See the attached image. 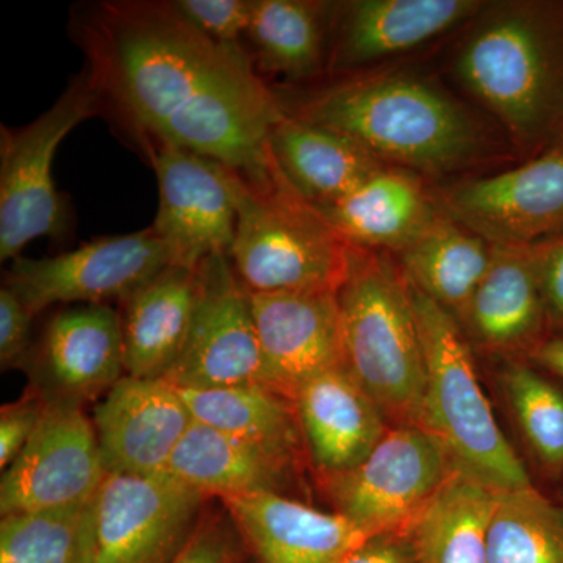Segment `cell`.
<instances>
[{
  "label": "cell",
  "mask_w": 563,
  "mask_h": 563,
  "mask_svg": "<svg viewBox=\"0 0 563 563\" xmlns=\"http://www.w3.org/2000/svg\"><path fill=\"white\" fill-rule=\"evenodd\" d=\"M295 459L192 421L166 474L220 501L254 493H282L290 484Z\"/></svg>",
  "instance_id": "obj_24"
},
{
  "label": "cell",
  "mask_w": 563,
  "mask_h": 563,
  "mask_svg": "<svg viewBox=\"0 0 563 563\" xmlns=\"http://www.w3.org/2000/svg\"><path fill=\"white\" fill-rule=\"evenodd\" d=\"M69 36L103 106L146 150L172 144L254 184L273 180L269 133L284 110L242 44L209 38L166 0L81 2Z\"/></svg>",
  "instance_id": "obj_1"
},
{
  "label": "cell",
  "mask_w": 563,
  "mask_h": 563,
  "mask_svg": "<svg viewBox=\"0 0 563 563\" xmlns=\"http://www.w3.org/2000/svg\"><path fill=\"white\" fill-rule=\"evenodd\" d=\"M49 401L41 395L38 388L31 387L16 401L3 404L0 409V470L16 461L33 433L40 428Z\"/></svg>",
  "instance_id": "obj_35"
},
{
  "label": "cell",
  "mask_w": 563,
  "mask_h": 563,
  "mask_svg": "<svg viewBox=\"0 0 563 563\" xmlns=\"http://www.w3.org/2000/svg\"><path fill=\"white\" fill-rule=\"evenodd\" d=\"M106 476L95 424L84 407L49 402L31 442L2 472L0 514L90 503Z\"/></svg>",
  "instance_id": "obj_14"
},
{
  "label": "cell",
  "mask_w": 563,
  "mask_h": 563,
  "mask_svg": "<svg viewBox=\"0 0 563 563\" xmlns=\"http://www.w3.org/2000/svg\"><path fill=\"white\" fill-rule=\"evenodd\" d=\"M206 503L166 473H107L95 498V563H172Z\"/></svg>",
  "instance_id": "obj_11"
},
{
  "label": "cell",
  "mask_w": 563,
  "mask_h": 563,
  "mask_svg": "<svg viewBox=\"0 0 563 563\" xmlns=\"http://www.w3.org/2000/svg\"><path fill=\"white\" fill-rule=\"evenodd\" d=\"M166 380L187 390L265 384L251 292L231 257L214 255L199 266L190 333Z\"/></svg>",
  "instance_id": "obj_12"
},
{
  "label": "cell",
  "mask_w": 563,
  "mask_h": 563,
  "mask_svg": "<svg viewBox=\"0 0 563 563\" xmlns=\"http://www.w3.org/2000/svg\"><path fill=\"white\" fill-rule=\"evenodd\" d=\"M35 314L9 287L0 288V368L25 372L33 351L32 321Z\"/></svg>",
  "instance_id": "obj_36"
},
{
  "label": "cell",
  "mask_w": 563,
  "mask_h": 563,
  "mask_svg": "<svg viewBox=\"0 0 563 563\" xmlns=\"http://www.w3.org/2000/svg\"><path fill=\"white\" fill-rule=\"evenodd\" d=\"M295 406L303 442L321 476L361 463L390 429L383 410L344 365L303 384Z\"/></svg>",
  "instance_id": "obj_21"
},
{
  "label": "cell",
  "mask_w": 563,
  "mask_h": 563,
  "mask_svg": "<svg viewBox=\"0 0 563 563\" xmlns=\"http://www.w3.org/2000/svg\"><path fill=\"white\" fill-rule=\"evenodd\" d=\"M269 154L310 206L335 201L387 168L346 136L285 113L269 133Z\"/></svg>",
  "instance_id": "obj_25"
},
{
  "label": "cell",
  "mask_w": 563,
  "mask_h": 563,
  "mask_svg": "<svg viewBox=\"0 0 563 563\" xmlns=\"http://www.w3.org/2000/svg\"><path fill=\"white\" fill-rule=\"evenodd\" d=\"M243 540L222 510H203L190 539L172 563H243Z\"/></svg>",
  "instance_id": "obj_33"
},
{
  "label": "cell",
  "mask_w": 563,
  "mask_h": 563,
  "mask_svg": "<svg viewBox=\"0 0 563 563\" xmlns=\"http://www.w3.org/2000/svg\"><path fill=\"white\" fill-rule=\"evenodd\" d=\"M198 299V269L169 266L121 303L125 374L166 379L179 362Z\"/></svg>",
  "instance_id": "obj_23"
},
{
  "label": "cell",
  "mask_w": 563,
  "mask_h": 563,
  "mask_svg": "<svg viewBox=\"0 0 563 563\" xmlns=\"http://www.w3.org/2000/svg\"><path fill=\"white\" fill-rule=\"evenodd\" d=\"M407 285L424 355L421 428L442 443L455 468L493 490L532 488L523 462L492 412L461 324L409 282Z\"/></svg>",
  "instance_id": "obj_5"
},
{
  "label": "cell",
  "mask_w": 563,
  "mask_h": 563,
  "mask_svg": "<svg viewBox=\"0 0 563 563\" xmlns=\"http://www.w3.org/2000/svg\"><path fill=\"white\" fill-rule=\"evenodd\" d=\"M251 303L268 387L295 401L303 384L344 365L339 292H251Z\"/></svg>",
  "instance_id": "obj_16"
},
{
  "label": "cell",
  "mask_w": 563,
  "mask_h": 563,
  "mask_svg": "<svg viewBox=\"0 0 563 563\" xmlns=\"http://www.w3.org/2000/svg\"><path fill=\"white\" fill-rule=\"evenodd\" d=\"M396 255L406 280L461 321L490 265L492 244L440 211Z\"/></svg>",
  "instance_id": "obj_27"
},
{
  "label": "cell",
  "mask_w": 563,
  "mask_h": 563,
  "mask_svg": "<svg viewBox=\"0 0 563 563\" xmlns=\"http://www.w3.org/2000/svg\"><path fill=\"white\" fill-rule=\"evenodd\" d=\"M455 466L442 443L418 426H390L365 459L321 476L336 512L373 536L401 533L443 487Z\"/></svg>",
  "instance_id": "obj_8"
},
{
  "label": "cell",
  "mask_w": 563,
  "mask_h": 563,
  "mask_svg": "<svg viewBox=\"0 0 563 563\" xmlns=\"http://www.w3.org/2000/svg\"><path fill=\"white\" fill-rule=\"evenodd\" d=\"M95 499L0 520V563H95Z\"/></svg>",
  "instance_id": "obj_30"
},
{
  "label": "cell",
  "mask_w": 563,
  "mask_h": 563,
  "mask_svg": "<svg viewBox=\"0 0 563 563\" xmlns=\"http://www.w3.org/2000/svg\"><path fill=\"white\" fill-rule=\"evenodd\" d=\"M503 388L526 444L543 472L563 474V390L525 362L503 373Z\"/></svg>",
  "instance_id": "obj_32"
},
{
  "label": "cell",
  "mask_w": 563,
  "mask_h": 563,
  "mask_svg": "<svg viewBox=\"0 0 563 563\" xmlns=\"http://www.w3.org/2000/svg\"><path fill=\"white\" fill-rule=\"evenodd\" d=\"M312 207L351 246L395 254L442 211L412 173L388 166L342 198Z\"/></svg>",
  "instance_id": "obj_22"
},
{
  "label": "cell",
  "mask_w": 563,
  "mask_h": 563,
  "mask_svg": "<svg viewBox=\"0 0 563 563\" xmlns=\"http://www.w3.org/2000/svg\"><path fill=\"white\" fill-rule=\"evenodd\" d=\"M91 420L107 473L136 476L165 473L195 421L176 385L129 374L96 402Z\"/></svg>",
  "instance_id": "obj_17"
},
{
  "label": "cell",
  "mask_w": 563,
  "mask_h": 563,
  "mask_svg": "<svg viewBox=\"0 0 563 563\" xmlns=\"http://www.w3.org/2000/svg\"><path fill=\"white\" fill-rule=\"evenodd\" d=\"M192 420L298 461L303 433L295 401L265 384L187 390Z\"/></svg>",
  "instance_id": "obj_29"
},
{
  "label": "cell",
  "mask_w": 563,
  "mask_h": 563,
  "mask_svg": "<svg viewBox=\"0 0 563 563\" xmlns=\"http://www.w3.org/2000/svg\"><path fill=\"white\" fill-rule=\"evenodd\" d=\"M454 74L521 151L563 139V2L487 3L454 58Z\"/></svg>",
  "instance_id": "obj_3"
},
{
  "label": "cell",
  "mask_w": 563,
  "mask_h": 563,
  "mask_svg": "<svg viewBox=\"0 0 563 563\" xmlns=\"http://www.w3.org/2000/svg\"><path fill=\"white\" fill-rule=\"evenodd\" d=\"M339 563H413V558L401 533H384L351 551Z\"/></svg>",
  "instance_id": "obj_38"
},
{
  "label": "cell",
  "mask_w": 563,
  "mask_h": 563,
  "mask_svg": "<svg viewBox=\"0 0 563 563\" xmlns=\"http://www.w3.org/2000/svg\"><path fill=\"white\" fill-rule=\"evenodd\" d=\"M477 0H354L335 5L329 38L332 76L357 74L472 22ZM333 11V7H332Z\"/></svg>",
  "instance_id": "obj_18"
},
{
  "label": "cell",
  "mask_w": 563,
  "mask_h": 563,
  "mask_svg": "<svg viewBox=\"0 0 563 563\" xmlns=\"http://www.w3.org/2000/svg\"><path fill=\"white\" fill-rule=\"evenodd\" d=\"M274 162V161H273ZM236 235L231 262L251 292H339L351 244L296 195L274 165L268 185L231 169Z\"/></svg>",
  "instance_id": "obj_6"
},
{
  "label": "cell",
  "mask_w": 563,
  "mask_h": 563,
  "mask_svg": "<svg viewBox=\"0 0 563 563\" xmlns=\"http://www.w3.org/2000/svg\"><path fill=\"white\" fill-rule=\"evenodd\" d=\"M106 110L90 69L70 79L57 102L31 124L0 128V261H16L33 240L58 239L69 211L52 177L58 146L81 122Z\"/></svg>",
  "instance_id": "obj_7"
},
{
  "label": "cell",
  "mask_w": 563,
  "mask_h": 563,
  "mask_svg": "<svg viewBox=\"0 0 563 563\" xmlns=\"http://www.w3.org/2000/svg\"><path fill=\"white\" fill-rule=\"evenodd\" d=\"M440 210L493 246H536L563 235V139L523 165L457 181Z\"/></svg>",
  "instance_id": "obj_10"
},
{
  "label": "cell",
  "mask_w": 563,
  "mask_h": 563,
  "mask_svg": "<svg viewBox=\"0 0 563 563\" xmlns=\"http://www.w3.org/2000/svg\"><path fill=\"white\" fill-rule=\"evenodd\" d=\"M146 151L158 181L152 229L168 247L173 265L198 269L214 255L231 257L239 220L231 168L172 144H152Z\"/></svg>",
  "instance_id": "obj_13"
},
{
  "label": "cell",
  "mask_w": 563,
  "mask_h": 563,
  "mask_svg": "<svg viewBox=\"0 0 563 563\" xmlns=\"http://www.w3.org/2000/svg\"><path fill=\"white\" fill-rule=\"evenodd\" d=\"M336 77L298 101H277L285 114L346 136L388 168L440 177L483 157L481 125L431 81L409 74Z\"/></svg>",
  "instance_id": "obj_2"
},
{
  "label": "cell",
  "mask_w": 563,
  "mask_h": 563,
  "mask_svg": "<svg viewBox=\"0 0 563 563\" xmlns=\"http://www.w3.org/2000/svg\"><path fill=\"white\" fill-rule=\"evenodd\" d=\"M466 339L493 352L531 354L553 335L536 246H493L487 273L459 321Z\"/></svg>",
  "instance_id": "obj_20"
},
{
  "label": "cell",
  "mask_w": 563,
  "mask_h": 563,
  "mask_svg": "<svg viewBox=\"0 0 563 563\" xmlns=\"http://www.w3.org/2000/svg\"><path fill=\"white\" fill-rule=\"evenodd\" d=\"M173 266L172 255L154 229L101 236L55 257H18L3 285L33 314L52 306L122 302Z\"/></svg>",
  "instance_id": "obj_9"
},
{
  "label": "cell",
  "mask_w": 563,
  "mask_h": 563,
  "mask_svg": "<svg viewBox=\"0 0 563 563\" xmlns=\"http://www.w3.org/2000/svg\"><path fill=\"white\" fill-rule=\"evenodd\" d=\"M499 493L455 468L401 532L413 563H488V526Z\"/></svg>",
  "instance_id": "obj_26"
},
{
  "label": "cell",
  "mask_w": 563,
  "mask_h": 563,
  "mask_svg": "<svg viewBox=\"0 0 563 563\" xmlns=\"http://www.w3.org/2000/svg\"><path fill=\"white\" fill-rule=\"evenodd\" d=\"M221 504L261 563H339L376 537L346 515L322 512L284 493H254Z\"/></svg>",
  "instance_id": "obj_19"
},
{
  "label": "cell",
  "mask_w": 563,
  "mask_h": 563,
  "mask_svg": "<svg viewBox=\"0 0 563 563\" xmlns=\"http://www.w3.org/2000/svg\"><path fill=\"white\" fill-rule=\"evenodd\" d=\"M31 385L51 404L101 401L125 376L120 312L109 303H77L47 321L33 343Z\"/></svg>",
  "instance_id": "obj_15"
},
{
  "label": "cell",
  "mask_w": 563,
  "mask_h": 563,
  "mask_svg": "<svg viewBox=\"0 0 563 563\" xmlns=\"http://www.w3.org/2000/svg\"><path fill=\"white\" fill-rule=\"evenodd\" d=\"M344 368L390 426L421 428L426 366L409 285L383 252L351 246L339 290Z\"/></svg>",
  "instance_id": "obj_4"
},
{
  "label": "cell",
  "mask_w": 563,
  "mask_h": 563,
  "mask_svg": "<svg viewBox=\"0 0 563 563\" xmlns=\"http://www.w3.org/2000/svg\"><path fill=\"white\" fill-rule=\"evenodd\" d=\"M533 363L563 380V335H550L528 355Z\"/></svg>",
  "instance_id": "obj_39"
},
{
  "label": "cell",
  "mask_w": 563,
  "mask_h": 563,
  "mask_svg": "<svg viewBox=\"0 0 563 563\" xmlns=\"http://www.w3.org/2000/svg\"><path fill=\"white\" fill-rule=\"evenodd\" d=\"M333 3L252 0L246 38L266 70L290 80L328 69Z\"/></svg>",
  "instance_id": "obj_28"
},
{
  "label": "cell",
  "mask_w": 563,
  "mask_h": 563,
  "mask_svg": "<svg viewBox=\"0 0 563 563\" xmlns=\"http://www.w3.org/2000/svg\"><path fill=\"white\" fill-rule=\"evenodd\" d=\"M540 287L553 335H563V235L537 244Z\"/></svg>",
  "instance_id": "obj_37"
},
{
  "label": "cell",
  "mask_w": 563,
  "mask_h": 563,
  "mask_svg": "<svg viewBox=\"0 0 563 563\" xmlns=\"http://www.w3.org/2000/svg\"><path fill=\"white\" fill-rule=\"evenodd\" d=\"M487 555L488 563H563V509L536 487L499 493Z\"/></svg>",
  "instance_id": "obj_31"
},
{
  "label": "cell",
  "mask_w": 563,
  "mask_h": 563,
  "mask_svg": "<svg viewBox=\"0 0 563 563\" xmlns=\"http://www.w3.org/2000/svg\"><path fill=\"white\" fill-rule=\"evenodd\" d=\"M192 27L222 44H240L250 25L252 0H173Z\"/></svg>",
  "instance_id": "obj_34"
}]
</instances>
